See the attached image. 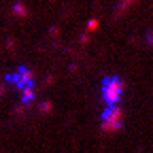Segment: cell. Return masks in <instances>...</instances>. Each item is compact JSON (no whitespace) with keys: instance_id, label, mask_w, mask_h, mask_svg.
Listing matches in <instances>:
<instances>
[{"instance_id":"1","label":"cell","mask_w":153,"mask_h":153,"mask_svg":"<svg viewBox=\"0 0 153 153\" xmlns=\"http://www.w3.org/2000/svg\"><path fill=\"white\" fill-rule=\"evenodd\" d=\"M123 81L121 79H117V76H111V79H106L104 81V85H102V94H104V100L113 106L115 102H117L119 98H121V94H123Z\"/></svg>"},{"instance_id":"2","label":"cell","mask_w":153,"mask_h":153,"mask_svg":"<svg viewBox=\"0 0 153 153\" xmlns=\"http://www.w3.org/2000/svg\"><path fill=\"white\" fill-rule=\"evenodd\" d=\"M121 121H123V113L119 106H108L102 115V130L104 132H115L121 128Z\"/></svg>"}]
</instances>
